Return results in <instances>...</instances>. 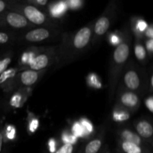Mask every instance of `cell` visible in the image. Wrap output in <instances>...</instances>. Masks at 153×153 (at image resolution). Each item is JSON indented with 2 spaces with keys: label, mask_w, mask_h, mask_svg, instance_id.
Wrapping results in <instances>:
<instances>
[{
  "label": "cell",
  "mask_w": 153,
  "mask_h": 153,
  "mask_svg": "<svg viewBox=\"0 0 153 153\" xmlns=\"http://www.w3.org/2000/svg\"><path fill=\"white\" fill-rule=\"evenodd\" d=\"M118 41H119V40H118V37H117V36H113V37H111L112 43H118Z\"/></svg>",
  "instance_id": "obj_33"
},
{
  "label": "cell",
  "mask_w": 153,
  "mask_h": 153,
  "mask_svg": "<svg viewBox=\"0 0 153 153\" xmlns=\"http://www.w3.org/2000/svg\"><path fill=\"white\" fill-rule=\"evenodd\" d=\"M9 34L5 32H0V44H4L9 41Z\"/></svg>",
  "instance_id": "obj_21"
},
{
  "label": "cell",
  "mask_w": 153,
  "mask_h": 153,
  "mask_svg": "<svg viewBox=\"0 0 153 153\" xmlns=\"http://www.w3.org/2000/svg\"><path fill=\"white\" fill-rule=\"evenodd\" d=\"M36 2L37 3V4H40V5H46V4L48 3V1L47 0H37Z\"/></svg>",
  "instance_id": "obj_32"
},
{
  "label": "cell",
  "mask_w": 153,
  "mask_h": 153,
  "mask_svg": "<svg viewBox=\"0 0 153 153\" xmlns=\"http://www.w3.org/2000/svg\"><path fill=\"white\" fill-rule=\"evenodd\" d=\"M102 140L101 138H96L88 143L84 149L83 153H97L101 149Z\"/></svg>",
  "instance_id": "obj_13"
},
{
  "label": "cell",
  "mask_w": 153,
  "mask_h": 153,
  "mask_svg": "<svg viewBox=\"0 0 153 153\" xmlns=\"http://www.w3.org/2000/svg\"><path fill=\"white\" fill-rule=\"evenodd\" d=\"M105 153H108V152H105Z\"/></svg>",
  "instance_id": "obj_34"
},
{
  "label": "cell",
  "mask_w": 153,
  "mask_h": 153,
  "mask_svg": "<svg viewBox=\"0 0 153 153\" xmlns=\"http://www.w3.org/2000/svg\"><path fill=\"white\" fill-rule=\"evenodd\" d=\"M39 73L31 70H27L22 72L19 76L21 84L25 86H31L36 83L39 79Z\"/></svg>",
  "instance_id": "obj_11"
},
{
  "label": "cell",
  "mask_w": 153,
  "mask_h": 153,
  "mask_svg": "<svg viewBox=\"0 0 153 153\" xmlns=\"http://www.w3.org/2000/svg\"><path fill=\"white\" fill-rule=\"evenodd\" d=\"M146 28H147V24H146L144 21H139L138 23H137V28H138L140 31H144Z\"/></svg>",
  "instance_id": "obj_24"
},
{
  "label": "cell",
  "mask_w": 153,
  "mask_h": 153,
  "mask_svg": "<svg viewBox=\"0 0 153 153\" xmlns=\"http://www.w3.org/2000/svg\"><path fill=\"white\" fill-rule=\"evenodd\" d=\"M134 54L139 61H143L146 57V52L145 48L141 44L137 43L134 47Z\"/></svg>",
  "instance_id": "obj_16"
},
{
  "label": "cell",
  "mask_w": 153,
  "mask_h": 153,
  "mask_svg": "<svg viewBox=\"0 0 153 153\" xmlns=\"http://www.w3.org/2000/svg\"><path fill=\"white\" fill-rule=\"evenodd\" d=\"M82 127H85V129H86L88 132H91V131H93L92 126H91V124L88 121L83 120L82 121Z\"/></svg>",
  "instance_id": "obj_22"
},
{
  "label": "cell",
  "mask_w": 153,
  "mask_h": 153,
  "mask_svg": "<svg viewBox=\"0 0 153 153\" xmlns=\"http://www.w3.org/2000/svg\"><path fill=\"white\" fill-rule=\"evenodd\" d=\"M146 47H147L148 50L152 52L153 49V40L152 39H149L147 42H146Z\"/></svg>",
  "instance_id": "obj_28"
},
{
  "label": "cell",
  "mask_w": 153,
  "mask_h": 153,
  "mask_svg": "<svg viewBox=\"0 0 153 153\" xmlns=\"http://www.w3.org/2000/svg\"><path fill=\"white\" fill-rule=\"evenodd\" d=\"M111 26V19L109 16H101L98 20L97 21V22L95 23L94 25V33H95L96 36H102L105 34L108 31V30L109 29Z\"/></svg>",
  "instance_id": "obj_10"
},
{
  "label": "cell",
  "mask_w": 153,
  "mask_h": 153,
  "mask_svg": "<svg viewBox=\"0 0 153 153\" xmlns=\"http://www.w3.org/2000/svg\"><path fill=\"white\" fill-rule=\"evenodd\" d=\"M38 127V120H37V119H34L33 120L32 122L30 123V130H31V131H32V132H34V131L36 130V128Z\"/></svg>",
  "instance_id": "obj_23"
},
{
  "label": "cell",
  "mask_w": 153,
  "mask_h": 153,
  "mask_svg": "<svg viewBox=\"0 0 153 153\" xmlns=\"http://www.w3.org/2000/svg\"><path fill=\"white\" fill-rule=\"evenodd\" d=\"M135 129L137 134L144 139L151 138L153 134L152 126L149 121L141 120L135 125Z\"/></svg>",
  "instance_id": "obj_9"
},
{
  "label": "cell",
  "mask_w": 153,
  "mask_h": 153,
  "mask_svg": "<svg viewBox=\"0 0 153 153\" xmlns=\"http://www.w3.org/2000/svg\"><path fill=\"white\" fill-rule=\"evenodd\" d=\"M64 8H65V5H64V4H63L62 2H61L59 3L58 5L55 6V7H54L52 12V13H53V15L57 16V15H59L60 13H63L64 10Z\"/></svg>",
  "instance_id": "obj_20"
},
{
  "label": "cell",
  "mask_w": 153,
  "mask_h": 153,
  "mask_svg": "<svg viewBox=\"0 0 153 153\" xmlns=\"http://www.w3.org/2000/svg\"><path fill=\"white\" fill-rule=\"evenodd\" d=\"M5 20L10 26L15 28H22L28 25L26 18L16 12L7 13L5 16Z\"/></svg>",
  "instance_id": "obj_6"
},
{
  "label": "cell",
  "mask_w": 153,
  "mask_h": 153,
  "mask_svg": "<svg viewBox=\"0 0 153 153\" xmlns=\"http://www.w3.org/2000/svg\"><path fill=\"white\" fill-rule=\"evenodd\" d=\"M5 7H6V3L4 2V1L0 0V13H1V12L4 11Z\"/></svg>",
  "instance_id": "obj_30"
},
{
  "label": "cell",
  "mask_w": 153,
  "mask_h": 153,
  "mask_svg": "<svg viewBox=\"0 0 153 153\" xmlns=\"http://www.w3.org/2000/svg\"><path fill=\"white\" fill-rule=\"evenodd\" d=\"M49 63H50V58L49 55L46 53L40 54L31 60L30 68L31 70L38 72L47 67Z\"/></svg>",
  "instance_id": "obj_7"
},
{
  "label": "cell",
  "mask_w": 153,
  "mask_h": 153,
  "mask_svg": "<svg viewBox=\"0 0 153 153\" xmlns=\"http://www.w3.org/2000/svg\"><path fill=\"white\" fill-rule=\"evenodd\" d=\"M23 13L25 17L36 25H43L46 21V16L43 12L33 5H26L24 7Z\"/></svg>",
  "instance_id": "obj_3"
},
{
  "label": "cell",
  "mask_w": 153,
  "mask_h": 153,
  "mask_svg": "<svg viewBox=\"0 0 153 153\" xmlns=\"http://www.w3.org/2000/svg\"><path fill=\"white\" fill-rule=\"evenodd\" d=\"M8 135L7 137L9 138H13L14 137V134H15V129L13 128H11V127H9L8 128Z\"/></svg>",
  "instance_id": "obj_29"
},
{
  "label": "cell",
  "mask_w": 153,
  "mask_h": 153,
  "mask_svg": "<svg viewBox=\"0 0 153 153\" xmlns=\"http://www.w3.org/2000/svg\"><path fill=\"white\" fill-rule=\"evenodd\" d=\"M73 145L71 143H65L61 148L58 149L55 153H73Z\"/></svg>",
  "instance_id": "obj_18"
},
{
  "label": "cell",
  "mask_w": 153,
  "mask_h": 153,
  "mask_svg": "<svg viewBox=\"0 0 153 153\" xmlns=\"http://www.w3.org/2000/svg\"><path fill=\"white\" fill-rule=\"evenodd\" d=\"M50 37V31L47 28H39L33 29L26 33L25 38L27 41L31 43H37L46 40Z\"/></svg>",
  "instance_id": "obj_5"
},
{
  "label": "cell",
  "mask_w": 153,
  "mask_h": 153,
  "mask_svg": "<svg viewBox=\"0 0 153 153\" xmlns=\"http://www.w3.org/2000/svg\"><path fill=\"white\" fill-rule=\"evenodd\" d=\"M49 149H50L51 152H54L55 151V142L54 140H51L49 141Z\"/></svg>",
  "instance_id": "obj_27"
},
{
  "label": "cell",
  "mask_w": 153,
  "mask_h": 153,
  "mask_svg": "<svg viewBox=\"0 0 153 153\" xmlns=\"http://www.w3.org/2000/svg\"><path fill=\"white\" fill-rule=\"evenodd\" d=\"M11 61L12 59L10 57H5L0 59V75L7 70L8 65L11 63Z\"/></svg>",
  "instance_id": "obj_17"
},
{
  "label": "cell",
  "mask_w": 153,
  "mask_h": 153,
  "mask_svg": "<svg viewBox=\"0 0 153 153\" xmlns=\"http://www.w3.org/2000/svg\"><path fill=\"white\" fill-rule=\"evenodd\" d=\"M91 28L89 26H85L81 28L74 36L73 38V47L77 50H82L89 43L91 37Z\"/></svg>",
  "instance_id": "obj_2"
},
{
  "label": "cell",
  "mask_w": 153,
  "mask_h": 153,
  "mask_svg": "<svg viewBox=\"0 0 153 153\" xmlns=\"http://www.w3.org/2000/svg\"><path fill=\"white\" fill-rule=\"evenodd\" d=\"M130 48L128 40H125L120 43L113 54V61L117 67H121L128 60Z\"/></svg>",
  "instance_id": "obj_1"
},
{
  "label": "cell",
  "mask_w": 153,
  "mask_h": 153,
  "mask_svg": "<svg viewBox=\"0 0 153 153\" xmlns=\"http://www.w3.org/2000/svg\"><path fill=\"white\" fill-rule=\"evenodd\" d=\"M120 103L127 108L136 109L138 107L140 102L137 94L131 91H127L121 95Z\"/></svg>",
  "instance_id": "obj_8"
},
{
  "label": "cell",
  "mask_w": 153,
  "mask_h": 153,
  "mask_svg": "<svg viewBox=\"0 0 153 153\" xmlns=\"http://www.w3.org/2000/svg\"><path fill=\"white\" fill-rule=\"evenodd\" d=\"M3 148V134L1 133V130H0V153L2 152Z\"/></svg>",
  "instance_id": "obj_31"
},
{
  "label": "cell",
  "mask_w": 153,
  "mask_h": 153,
  "mask_svg": "<svg viewBox=\"0 0 153 153\" xmlns=\"http://www.w3.org/2000/svg\"><path fill=\"white\" fill-rule=\"evenodd\" d=\"M73 131L76 136H82V134H83L84 131H84L82 126H81L79 123H76L75 124V126H73Z\"/></svg>",
  "instance_id": "obj_19"
},
{
  "label": "cell",
  "mask_w": 153,
  "mask_h": 153,
  "mask_svg": "<svg viewBox=\"0 0 153 153\" xmlns=\"http://www.w3.org/2000/svg\"><path fill=\"white\" fill-rule=\"evenodd\" d=\"M124 84L128 89L135 91L140 88V79L138 73L134 70H128L126 72L123 76Z\"/></svg>",
  "instance_id": "obj_4"
},
{
  "label": "cell",
  "mask_w": 153,
  "mask_h": 153,
  "mask_svg": "<svg viewBox=\"0 0 153 153\" xmlns=\"http://www.w3.org/2000/svg\"><path fill=\"white\" fill-rule=\"evenodd\" d=\"M146 37H149V39H152L153 37V28L152 25L147 28V30H146Z\"/></svg>",
  "instance_id": "obj_26"
},
{
  "label": "cell",
  "mask_w": 153,
  "mask_h": 153,
  "mask_svg": "<svg viewBox=\"0 0 153 153\" xmlns=\"http://www.w3.org/2000/svg\"><path fill=\"white\" fill-rule=\"evenodd\" d=\"M122 137L124 139L123 140H125V141L136 143V144L139 145V146H140L142 144V140H140V137L138 136L135 135L134 134H133L130 131H127V130L123 131Z\"/></svg>",
  "instance_id": "obj_14"
},
{
  "label": "cell",
  "mask_w": 153,
  "mask_h": 153,
  "mask_svg": "<svg viewBox=\"0 0 153 153\" xmlns=\"http://www.w3.org/2000/svg\"><path fill=\"white\" fill-rule=\"evenodd\" d=\"M120 149L123 153H149L141 146L125 140L121 141Z\"/></svg>",
  "instance_id": "obj_12"
},
{
  "label": "cell",
  "mask_w": 153,
  "mask_h": 153,
  "mask_svg": "<svg viewBox=\"0 0 153 153\" xmlns=\"http://www.w3.org/2000/svg\"><path fill=\"white\" fill-rule=\"evenodd\" d=\"M146 105L147 106L148 109L150 111V112H153V100L152 97H149L146 102Z\"/></svg>",
  "instance_id": "obj_25"
},
{
  "label": "cell",
  "mask_w": 153,
  "mask_h": 153,
  "mask_svg": "<svg viewBox=\"0 0 153 153\" xmlns=\"http://www.w3.org/2000/svg\"><path fill=\"white\" fill-rule=\"evenodd\" d=\"M16 73V69H10V70H6L4 73L0 75V86L6 85L8 83L9 80L12 79L14 76L15 73Z\"/></svg>",
  "instance_id": "obj_15"
}]
</instances>
